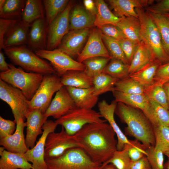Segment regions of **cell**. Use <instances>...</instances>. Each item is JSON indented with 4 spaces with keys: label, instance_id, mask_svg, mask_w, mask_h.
I'll return each mask as SVG.
<instances>
[{
    "label": "cell",
    "instance_id": "8",
    "mask_svg": "<svg viewBox=\"0 0 169 169\" xmlns=\"http://www.w3.org/2000/svg\"><path fill=\"white\" fill-rule=\"evenodd\" d=\"M63 86L56 74L44 75L35 95L29 101L30 109H37L44 114L49 107L54 93Z\"/></svg>",
    "mask_w": 169,
    "mask_h": 169
},
{
    "label": "cell",
    "instance_id": "30",
    "mask_svg": "<svg viewBox=\"0 0 169 169\" xmlns=\"http://www.w3.org/2000/svg\"><path fill=\"white\" fill-rule=\"evenodd\" d=\"M116 26L123 32L128 39L140 42L141 23L138 18L134 16L120 18Z\"/></svg>",
    "mask_w": 169,
    "mask_h": 169
},
{
    "label": "cell",
    "instance_id": "43",
    "mask_svg": "<svg viewBox=\"0 0 169 169\" xmlns=\"http://www.w3.org/2000/svg\"><path fill=\"white\" fill-rule=\"evenodd\" d=\"M132 162L127 149L124 148L121 151H116L112 157L102 166L111 163L117 169H130Z\"/></svg>",
    "mask_w": 169,
    "mask_h": 169
},
{
    "label": "cell",
    "instance_id": "59",
    "mask_svg": "<svg viewBox=\"0 0 169 169\" xmlns=\"http://www.w3.org/2000/svg\"><path fill=\"white\" fill-rule=\"evenodd\" d=\"M5 1L6 0H0V9L4 6Z\"/></svg>",
    "mask_w": 169,
    "mask_h": 169
},
{
    "label": "cell",
    "instance_id": "39",
    "mask_svg": "<svg viewBox=\"0 0 169 169\" xmlns=\"http://www.w3.org/2000/svg\"><path fill=\"white\" fill-rule=\"evenodd\" d=\"M45 12V20L47 27L65 8L69 1L68 0H43Z\"/></svg>",
    "mask_w": 169,
    "mask_h": 169
},
{
    "label": "cell",
    "instance_id": "31",
    "mask_svg": "<svg viewBox=\"0 0 169 169\" xmlns=\"http://www.w3.org/2000/svg\"><path fill=\"white\" fill-rule=\"evenodd\" d=\"M94 2L97 10L94 26L99 28L106 24L116 25L120 18L117 17L110 11L104 0H96Z\"/></svg>",
    "mask_w": 169,
    "mask_h": 169
},
{
    "label": "cell",
    "instance_id": "46",
    "mask_svg": "<svg viewBox=\"0 0 169 169\" xmlns=\"http://www.w3.org/2000/svg\"><path fill=\"white\" fill-rule=\"evenodd\" d=\"M131 141L132 144H126L124 148L127 149L132 161H135L146 156V150L147 148L136 139Z\"/></svg>",
    "mask_w": 169,
    "mask_h": 169
},
{
    "label": "cell",
    "instance_id": "16",
    "mask_svg": "<svg viewBox=\"0 0 169 169\" xmlns=\"http://www.w3.org/2000/svg\"><path fill=\"white\" fill-rule=\"evenodd\" d=\"M76 106L65 86L58 91L44 114L47 117L52 116L58 119Z\"/></svg>",
    "mask_w": 169,
    "mask_h": 169
},
{
    "label": "cell",
    "instance_id": "41",
    "mask_svg": "<svg viewBox=\"0 0 169 169\" xmlns=\"http://www.w3.org/2000/svg\"><path fill=\"white\" fill-rule=\"evenodd\" d=\"M154 128L155 149L163 153L169 152V126L159 125L154 127Z\"/></svg>",
    "mask_w": 169,
    "mask_h": 169
},
{
    "label": "cell",
    "instance_id": "27",
    "mask_svg": "<svg viewBox=\"0 0 169 169\" xmlns=\"http://www.w3.org/2000/svg\"><path fill=\"white\" fill-rule=\"evenodd\" d=\"M155 60L149 48L141 41L130 64V74L137 72Z\"/></svg>",
    "mask_w": 169,
    "mask_h": 169
},
{
    "label": "cell",
    "instance_id": "26",
    "mask_svg": "<svg viewBox=\"0 0 169 169\" xmlns=\"http://www.w3.org/2000/svg\"><path fill=\"white\" fill-rule=\"evenodd\" d=\"M0 169H33L24 154L4 150L1 156Z\"/></svg>",
    "mask_w": 169,
    "mask_h": 169
},
{
    "label": "cell",
    "instance_id": "9",
    "mask_svg": "<svg viewBox=\"0 0 169 169\" xmlns=\"http://www.w3.org/2000/svg\"><path fill=\"white\" fill-rule=\"evenodd\" d=\"M0 98L10 107L16 123L20 119L25 120L30 110L29 100L20 90L0 79Z\"/></svg>",
    "mask_w": 169,
    "mask_h": 169
},
{
    "label": "cell",
    "instance_id": "10",
    "mask_svg": "<svg viewBox=\"0 0 169 169\" xmlns=\"http://www.w3.org/2000/svg\"><path fill=\"white\" fill-rule=\"evenodd\" d=\"M74 6V1H69L64 9L47 27L46 49H56L70 30L69 17Z\"/></svg>",
    "mask_w": 169,
    "mask_h": 169
},
{
    "label": "cell",
    "instance_id": "49",
    "mask_svg": "<svg viewBox=\"0 0 169 169\" xmlns=\"http://www.w3.org/2000/svg\"><path fill=\"white\" fill-rule=\"evenodd\" d=\"M19 20L0 18V50L4 49L5 37Z\"/></svg>",
    "mask_w": 169,
    "mask_h": 169
},
{
    "label": "cell",
    "instance_id": "60",
    "mask_svg": "<svg viewBox=\"0 0 169 169\" xmlns=\"http://www.w3.org/2000/svg\"><path fill=\"white\" fill-rule=\"evenodd\" d=\"M5 148L3 147H0V156L2 155V154H3L4 151L5 150Z\"/></svg>",
    "mask_w": 169,
    "mask_h": 169
},
{
    "label": "cell",
    "instance_id": "11",
    "mask_svg": "<svg viewBox=\"0 0 169 169\" xmlns=\"http://www.w3.org/2000/svg\"><path fill=\"white\" fill-rule=\"evenodd\" d=\"M34 52L41 58L49 61L57 74L60 77L69 70H85V66L83 63L74 60L57 49L51 50L40 49Z\"/></svg>",
    "mask_w": 169,
    "mask_h": 169
},
{
    "label": "cell",
    "instance_id": "45",
    "mask_svg": "<svg viewBox=\"0 0 169 169\" xmlns=\"http://www.w3.org/2000/svg\"><path fill=\"white\" fill-rule=\"evenodd\" d=\"M146 156L152 169H164V153L151 146L146 150Z\"/></svg>",
    "mask_w": 169,
    "mask_h": 169
},
{
    "label": "cell",
    "instance_id": "40",
    "mask_svg": "<svg viewBox=\"0 0 169 169\" xmlns=\"http://www.w3.org/2000/svg\"><path fill=\"white\" fill-rule=\"evenodd\" d=\"M111 58L96 57L87 59L82 62L85 66L84 71L88 76L93 78L102 73Z\"/></svg>",
    "mask_w": 169,
    "mask_h": 169
},
{
    "label": "cell",
    "instance_id": "20",
    "mask_svg": "<svg viewBox=\"0 0 169 169\" xmlns=\"http://www.w3.org/2000/svg\"><path fill=\"white\" fill-rule=\"evenodd\" d=\"M153 0H108L107 1L115 15L121 18L134 16L138 18L136 9L145 8L153 4Z\"/></svg>",
    "mask_w": 169,
    "mask_h": 169
},
{
    "label": "cell",
    "instance_id": "58",
    "mask_svg": "<svg viewBox=\"0 0 169 169\" xmlns=\"http://www.w3.org/2000/svg\"><path fill=\"white\" fill-rule=\"evenodd\" d=\"M164 169H169V159L164 164Z\"/></svg>",
    "mask_w": 169,
    "mask_h": 169
},
{
    "label": "cell",
    "instance_id": "50",
    "mask_svg": "<svg viewBox=\"0 0 169 169\" xmlns=\"http://www.w3.org/2000/svg\"><path fill=\"white\" fill-rule=\"evenodd\" d=\"M154 80V84L161 86L169 81V62L158 67Z\"/></svg>",
    "mask_w": 169,
    "mask_h": 169
},
{
    "label": "cell",
    "instance_id": "2",
    "mask_svg": "<svg viewBox=\"0 0 169 169\" xmlns=\"http://www.w3.org/2000/svg\"><path fill=\"white\" fill-rule=\"evenodd\" d=\"M115 113L127 125L125 128V135L134 137L147 148L155 146L154 127L142 110L119 102Z\"/></svg>",
    "mask_w": 169,
    "mask_h": 169
},
{
    "label": "cell",
    "instance_id": "36",
    "mask_svg": "<svg viewBox=\"0 0 169 169\" xmlns=\"http://www.w3.org/2000/svg\"><path fill=\"white\" fill-rule=\"evenodd\" d=\"M119 79L102 73L93 78L94 95L99 96L103 93L115 90V85Z\"/></svg>",
    "mask_w": 169,
    "mask_h": 169
},
{
    "label": "cell",
    "instance_id": "38",
    "mask_svg": "<svg viewBox=\"0 0 169 169\" xmlns=\"http://www.w3.org/2000/svg\"><path fill=\"white\" fill-rule=\"evenodd\" d=\"M129 67L130 65L120 60L111 58L102 73L118 79H121L129 77Z\"/></svg>",
    "mask_w": 169,
    "mask_h": 169
},
{
    "label": "cell",
    "instance_id": "37",
    "mask_svg": "<svg viewBox=\"0 0 169 169\" xmlns=\"http://www.w3.org/2000/svg\"><path fill=\"white\" fill-rule=\"evenodd\" d=\"M25 3L24 0H6L4 6L0 9V18L21 19Z\"/></svg>",
    "mask_w": 169,
    "mask_h": 169
},
{
    "label": "cell",
    "instance_id": "7",
    "mask_svg": "<svg viewBox=\"0 0 169 169\" xmlns=\"http://www.w3.org/2000/svg\"><path fill=\"white\" fill-rule=\"evenodd\" d=\"M100 113L92 109L74 107L65 115L55 121L64 128L69 135L73 136L86 124L105 122Z\"/></svg>",
    "mask_w": 169,
    "mask_h": 169
},
{
    "label": "cell",
    "instance_id": "28",
    "mask_svg": "<svg viewBox=\"0 0 169 169\" xmlns=\"http://www.w3.org/2000/svg\"><path fill=\"white\" fill-rule=\"evenodd\" d=\"M144 113L153 127L169 126V110L154 101L150 100L149 107Z\"/></svg>",
    "mask_w": 169,
    "mask_h": 169
},
{
    "label": "cell",
    "instance_id": "13",
    "mask_svg": "<svg viewBox=\"0 0 169 169\" xmlns=\"http://www.w3.org/2000/svg\"><path fill=\"white\" fill-rule=\"evenodd\" d=\"M58 125L55 121H46L42 127L43 133L36 144L24 154L27 161L32 163L33 169H47L44 158L46 140L48 134L54 132Z\"/></svg>",
    "mask_w": 169,
    "mask_h": 169
},
{
    "label": "cell",
    "instance_id": "33",
    "mask_svg": "<svg viewBox=\"0 0 169 169\" xmlns=\"http://www.w3.org/2000/svg\"><path fill=\"white\" fill-rule=\"evenodd\" d=\"M161 64L158 61L155 60L137 72L130 74L129 77L146 86L150 87L154 84L156 70Z\"/></svg>",
    "mask_w": 169,
    "mask_h": 169
},
{
    "label": "cell",
    "instance_id": "61",
    "mask_svg": "<svg viewBox=\"0 0 169 169\" xmlns=\"http://www.w3.org/2000/svg\"><path fill=\"white\" fill-rule=\"evenodd\" d=\"M164 154L166 156L168 157V158L169 159V152L164 153Z\"/></svg>",
    "mask_w": 169,
    "mask_h": 169
},
{
    "label": "cell",
    "instance_id": "17",
    "mask_svg": "<svg viewBox=\"0 0 169 169\" xmlns=\"http://www.w3.org/2000/svg\"><path fill=\"white\" fill-rule=\"evenodd\" d=\"M47 117L37 109H30L27 114L25 142L28 149L35 146L38 136L43 132L42 127L47 120Z\"/></svg>",
    "mask_w": 169,
    "mask_h": 169
},
{
    "label": "cell",
    "instance_id": "3",
    "mask_svg": "<svg viewBox=\"0 0 169 169\" xmlns=\"http://www.w3.org/2000/svg\"><path fill=\"white\" fill-rule=\"evenodd\" d=\"M3 49L13 65L19 66L28 72L43 75L56 74L50 63L39 57L26 45L5 48Z\"/></svg>",
    "mask_w": 169,
    "mask_h": 169
},
{
    "label": "cell",
    "instance_id": "44",
    "mask_svg": "<svg viewBox=\"0 0 169 169\" xmlns=\"http://www.w3.org/2000/svg\"><path fill=\"white\" fill-rule=\"evenodd\" d=\"M146 95L150 100L169 110L166 93L163 86L154 84L149 87Z\"/></svg>",
    "mask_w": 169,
    "mask_h": 169
},
{
    "label": "cell",
    "instance_id": "48",
    "mask_svg": "<svg viewBox=\"0 0 169 169\" xmlns=\"http://www.w3.org/2000/svg\"><path fill=\"white\" fill-rule=\"evenodd\" d=\"M98 29L103 34L118 41L127 38L122 31L116 25L106 24Z\"/></svg>",
    "mask_w": 169,
    "mask_h": 169
},
{
    "label": "cell",
    "instance_id": "4",
    "mask_svg": "<svg viewBox=\"0 0 169 169\" xmlns=\"http://www.w3.org/2000/svg\"><path fill=\"white\" fill-rule=\"evenodd\" d=\"M141 23L140 37L149 48L155 59L162 64L169 62V56L164 50L158 30L149 12L145 8L136 9Z\"/></svg>",
    "mask_w": 169,
    "mask_h": 169
},
{
    "label": "cell",
    "instance_id": "1",
    "mask_svg": "<svg viewBox=\"0 0 169 169\" xmlns=\"http://www.w3.org/2000/svg\"><path fill=\"white\" fill-rule=\"evenodd\" d=\"M116 135L110 124L105 122L86 124L73 136L93 161L103 164L117 150Z\"/></svg>",
    "mask_w": 169,
    "mask_h": 169
},
{
    "label": "cell",
    "instance_id": "6",
    "mask_svg": "<svg viewBox=\"0 0 169 169\" xmlns=\"http://www.w3.org/2000/svg\"><path fill=\"white\" fill-rule=\"evenodd\" d=\"M45 160L47 169H102V165L93 161L80 147L69 149L59 157Z\"/></svg>",
    "mask_w": 169,
    "mask_h": 169
},
{
    "label": "cell",
    "instance_id": "35",
    "mask_svg": "<svg viewBox=\"0 0 169 169\" xmlns=\"http://www.w3.org/2000/svg\"><path fill=\"white\" fill-rule=\"evenodd\" d=\"M149 87L129 77L118 80L115 84L114 90L129 94L146 95Z\"/></svg>",
    "mask_w": 169,
    "mask_h": 169
},
{
    "label": "cell",
    "instance_id": "32",
    "mask_svg": "<svg viewBox=\"0 0 169 169\" xmlns=\"http://www.w3.org/2000/svg\"><path fill=\"white\" fill-rule=\"evenodd\" d=\"M42 1L26 0L21 19L30 26L34 21L45 18Z\"/></svg>",
    "mask_w": 169,
    "mask_h": 169
},
{
    "label": "cell",
    "instance_id": "51",
    "mask_svg": "<svg viewBox=\"0 0 169 169\" xmlns=\"http://www.w3.org/2000/svg\"><path fill=\"white\" fill-rule=\"evenodd\" d=\"M14 121L6 120L0 116V139L13 135L16 127Z\"/></svg>",
    "mask_w": 169,
    "mask_h": 169
},
{
    "label": "cell",
    "instance_id": "34",
    "mask_svg": "<svg viewBox=\"0 0 169 169\" xmlns=\"http://www.w3.org/2000/svg\"><path fill=\"white\" fill-rule=\"evenodd\" d=\"M149 13L158 30L164 49L169 56V16Z\"/></svg>",
    "mask_w": 169,
    "mask_h": 169
},
{
    "label": "cell",
    "instance_id": "54",
    "mask_svg": "<svg viewBox=\"0 0 169 169\" xmlns=\"http://www.w3.org/2000/svg\"><path fill=\"white\" fill-rule=\"evenodd\" d=\"M84 7L89 13L95 16L96 13V7L94 1L92 0L83 1Z\"/></svg>",
    "mask_w": 169,
    "mask_h": 169
},
{
    "label": "cell",
    "instance_id": "47",
    "mask_svg": "<svg viewBox=\"0 0 169 169\" xmlns=\"http://www.w3.org/2000/svg\"><path fill=\"white\" fill-rule=\"evenodd\" d=\"M118 41L130 65L141 42H139L127 38Z\"/></svg>",
    "mask_w": 169,
    "mask_h": 169
},
{
    "label": "cell",
    "instance_id": "57",
    "mask_svg": "<svg viewBox=\"0 0 169 169\" xmlns=\"http://www.w3.org/2000/svg\"><path fill=\"white\" fill-rule=\"evenodd\" d=\"M102 169H117L112 164L109 163L105 166H102Z\"/></svg>",
    "mask_w": 169,
    "mask_h": 169
},
{
    "label": "cell",
    "instance_id": "12",
    "mask_svg": "<svg viewBox=\"0 0 169 169\" xmlns=\"http://www.w3.org/2000/svg\"><path fill=\"white\" fill-rule=\"evenodd\" d=\"M80 146L73 136L69 135L62 126L61 131L49 133L48 135L45 147V159L59 157L67 150Z\"/></svg>",
    "mask_w": 169,
    "mask_h": 169
},
{
    "label": "cell",
    "instance_id": "5",
    "mask_svg": "<svg viewBox=\"0 0 169 169\" xmlns=\"http://www.w3.org/2000/svg\"><path fill=\"white\" fill-rule=\"evenodd\" d=\"M9 69L1 72L0 79L20 90L29 101L33 98L43 80L44 75L38 73L25 72L21 68L8 64Z\"/></svg>",
    "mask_w": 169,
    "mask_h": 169
},
{
    "label": "cell",
    "instance_id": "55",
    "mask_svg": "<svg viewBox=\"0 0 169 169\" xmlns=\"http://www.w3.org/2000/svg\"><path fill=\"white\" fill-rule=\"evenodd\" d=\"M5 58L2 50H0V70L1 72L6 71L9 69L8 64L5 61Z\"/></svg>",
    "mask_w": 169,
    "mask_h": 169
},
{
    "label": "cell",
    "instance_id": "29",
    "mask_svg": "<svg viewBox=\"0 0 169 169\" xmlns=\"http://www.w3.org/2000/svg\"><path fill=\"white\" fill-rule=\"evenodd\" d=\"M112 93L117 102L139 109L143 112L149 106L150 100L146 95L129 94L116 90Z\"/></svg>",
    "mask_w": 169,
    "mask_h": 169
},
{
    "label": "cell",
    "instance_id": "53",
    "mask_svg": "<svg viewBox=\"0 0 169 169\" xmlns=\"http://www.w3.org/2000/svg\"><path fill=\"white\" fill-rule=\"evenodd\" d=\"M130 169H152L146 156L139 160L132 161Z\"/></svg>",
    "mask_w": 169,
    "mask_h": 169
},
{
    "label": "cell",
    "instance_id": "14",
    "mask_svg": "<svg viewBox=\"0 0 169 169\" xmlns=\"http://www.w3.org/2000/svg\"><path fill=\"white\" fill-rule=\"evenodd\" d=\"M96 57L111 58L104 45L100 31L98 28H94L90 32L84 47L78 56L77 61L82 63L87 59Z\"/></svg>",
    "mask_w": 169,
    "mask_h": 169
},
{
    "label": "cell",
    "instance_id": "23",
    "mask_svg": "<svg viewBox=\"0 0 169 169\" xmlns=\"http://www.w3.org/2000/svg\"><path fill=\"white\" fill-rule=\"evenodd\" d=\"M95 18V16L84 7L80 5L73 7L69 17L70 30L90 28L94 26Z\"/></svg>",
    "mask_w": 169,
    "mask_h": 169
},
{
    "label": "cell",
    "instance_id": "52",
    "mask_svg": "<svg viewBox=\"0 0 169 169\" xmlns=\"http://www.w3.org/2000/svg\"><path fill=\"white\" fill-rule=\"evenodd\" d=\"M148 12L156 14H167L169 13V0L157 1L145 8Z\"/></svg>",
    "mask_w": 169,
    "mask_h": 169
},
{
    "label": "cell",
    "instance_id": "42",
    "mask_svg": "<svg viewBox=\"0 0 169 169\" xmlns=\"http://www.w3.org/2000/svg\"><path fill=\"white\" fill-rule=\"evenodd\" d=\"M101 35L102 40L111 58L120 60L124 63L129 64L118 41L101 33Z\"/></svg>",
    "mask_w": 169,
    "mask_h": 169
},
{
    "label": "cell",
    "instance_id": "19",
    "mask_svg": "<svg viewBox=\"0 0 169 169\" xmlns=\"http://www.w3.org/2000/svg\"><path fill=\"white\" fill-rule=\"evenodd\" d=\"M16 129L14 133L0 139V145L8 151L24 154L28 149L26 146L23 131L26 123L20 119L16 123Z\"/></svg>",
    "mask_w": 169,
    "mask_h": 169
},
{
    "label": "cell",
    "instance_id": "22",
    "mask_svg": "<svg viewBox=\"0 0 169 169\" xmlns=\"http://www.w3.org/2000/svg\"><path fill=\"white\" fill-rule=\"evenodd\" d=\"M65 87L77 107L91 109L98 102V96L94 95L93 86L87 88Z\"/></svg>",
    "mask_w": 169,
    "mask_h": 169
},
{
    "label": "cell",
    "instance_id": "25",
    "mask_svg": "<svg viewBox=\"0 0 169 169\" xmlns=\"http://www.w3.org/2000/svg\"><path fill=\"white\" fill-rule=\"evenodd\" d=\"M60 79L63 86L79 88L93 86V78L88 76L84 71H68L60 77Z\"/></svg>",
    "mask_w": 169,
    "mask_h": 169
},
{
    "label": "cell",
    "instance_id": "62",
    "mask_svg": "<svg viewBox=\"0 0 169 169\" xmlns=\"http://www.w3.org/2000/svg\"><path fill=\"white\" fill-rule=\"evenodd\" d=\"M166 14L167 15V16H169V13L167 14Z\"/></svg>",
    "mask_w": 169,
    "mask_h": 169
},
{
    "label": "cell",
    "instance_id": "15",
    "mask_svg": "<svg viewBox=\"0 0 169 169\" xmlns=\"http://www.w3.org/2000/svg\"><path fill=\"white\" fill-rule=\"evenodd\" d=\"M90 33V28L70 30L57 49L72 58L78 57Z\"/></svg>",
    "mask_w": 169,
    "mask_h": 169
},
{
    "label": "cell",
    "instance_id": "56",
    "mask_svg": "<svg viewBox=\"0 0 169 169\" xmlns=\"http://www.w3.org/2000/svg\"><path fill=\"white\" fill-rule=\"evenodd\" d=\"M163 87L166 93L168 105L169 109V81L165 83L163 85Z\"/></svg>",
    "mask_w": 169,
    "mask_h": 169
},
{
    "label": "cell",
    "instance_id": "18",
    "mask_svg": "<svg viewBox=\"0 0 169 169\" xmlns=\"http://www.w3.org/2000/svg\"><path fill=\"white\" fill-rule=\"evenodd\" d=\"M117 104L115 100H112L110 104L103 100L98 103V106L102 117L108 122L115 131L117 137V150L121 151L125 144H132V143L121 131L115 120L114 115Z\"/></svg>",
    "mask_w": 169,
    "mask_h": 169
},
{
    "label": "cell",
    "instance_id": "21",
    "mask_svg": "<svg viewBox=\"0 0 169 169\" xmlns=\"http://www.w3.org/2000/svg\"><path fill=\"white\" fill-rule=\"evenodd\" d=\"M47 26L45 18L36 20L31 24L27 45L34 51L46 49Z\"/></svg>",
    "mask_w": 169,
    "mask_h": 169
},
{
    "label": "cell",
    "instance_id": "24",
    "mask_svg": "<svg viewBox=\"0 0 169 169\" xmlns=\"http://www.w3.org/2000/svg\"><path fill=\"white\" fill-rule=\"evenodd\" d=\"M30 27L19 19L5 37L4 49L27 44Z\"/></svg>",
    "mask_w": 169,
    "mask_h": 169
}]
</instances>
